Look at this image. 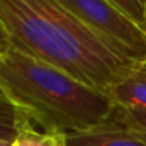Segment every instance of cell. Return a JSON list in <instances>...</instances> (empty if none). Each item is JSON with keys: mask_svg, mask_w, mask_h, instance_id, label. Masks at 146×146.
Here are the masks:
<instances>
[{"mask_svg": "<svg viewBox=\"0 0 146 146\" xmlns=\"http://www.w3.org/2000/svg\"><path fill=\"white\" fill-rule=\"evenodd\" d=\"M105 93L123 109H146V62L137 63L126 76L108 88Z\"/></svg>", "mask_w": 146, "mask_h": 146, "instance_id": "5b68a950", "label": "cell"}, {"mask_svg": "<svg viewBox=\"0 0 146 146\" xmlns=\"http://www.w3.org/2000/svg\"><path fill=\"white\" fill-rule=\"evenodd\" d=\"M116 54L132 63L146 62V29L122 12L113 0H60Z\"/></svg>", "mask_w": 146, "mask_h": 146, "instance_id": "3957f363", "label": "cell"}, {"mask_svg": "<svg viewBox=\"0 0 146 146\" xmlns=\"http://www.w3.org/2000/svg\"><path fill=\"white\" fill-rule=\"evenodd\" d=\"M0 92L23 123L46 133H76L112 120L116 105L100 90L13 47L0 52Z\"/></svg>", "mask_w": 146, "mask_h": 146, "instance_id": "7a4b0ae2", "label": "cell"}, {"mask_svg": "<svg viewBox=\"0 0 146 146\" xmlns=\"http://www.w3.org/2000/svg\"><path fill=\"white\" fill-rule=\"evenodd\" d=\"M10 47L105 92L137 64L116 54L60 0H0Z\"/></svg>", "mask_w": 146, "mask_h": 146, "instance_id": "6da1fadb", "label": "cell"}, {"mask_svg": "<svg viewBox=\"0 0 146 146\" xmlns=\"http://www.w3.org/2000/svg\"><path fill=\"white\" fill-rule=\"evenodd\" d=\"M67 146H146V137L115 117L93 129L66 135Z\"/></svg>", "mask_w": 146, "mask_h": 146, "instance_id": "277c9868", "label": "cell"}, {"mask_svg": "<svg viewBox=\"0 0 146 146\" xmlns=\"http://www.w3.org/2000/svg\"><path fill=\"white\" fill-rule=\"evenodd\" d=\"M10 44H9V39H7V35L5 32V27L0 22V52H5L6 49H9Z\"/></svg>", "mask_w": 146, "mask_h": 146, "instance_id": "9c48e42d", "label": "cell"}, {"mask_svg": "<svg viewBox=\"0 0 146 146\" xmlns=\"http://www.w3.org/2000/svg\"><path fill=\"white\" fill-rule=\"evenodd\" d=\"M13 142L10 140H5V139H0V146H12Z\"/></svg>", "mask_w": 146, "mask_h": 146, "instance_id": "30bf717a", "label": "cell"}, {"mask_svg": "<svg viewBox=\"0 0 146 146\" xmlns=\"http://www.w3.org/2000/svg\"><path fill=\"white\" fill-rule=\"evenodd\" d=\"M12 146H67V142L63 133H46L25 123Z\"/></svg>", "mask_w": 146, "mask_h": 146, "instance_id": "8992f818", "label": "cell"}, {"mask_svg": "<svg viewBox=\"0 0 146 146\" xmlns=\"http://www.w3.org/2000/svg\"><path fill=\"white\" fill-rule=\"evenodd\" d=\"M113 117L117 122H120L125 126L142 133L146 137V109H140V108L123 109V108L116 106Z\"/></svg>", "mask_w": 146, "mask_h": 146, "instance_id": "ba28073f", "label": "cell"}, {"mask_svg": "<svg viewBox=\"0 0 146 146\" xmlns=\"http://www.w3.org/2000/svg\"><path fill=\"white\" fill-rule=\"evenodd\" d=\"M23 125L12 103L0 92V139L13 142Z\"/></svg>", "mask_w": 146, "mask_h": 146, "instance_id": "52a82bcc", "label": "cell"}, {"mask_svg": "<svg viewBox=\"0 0 146 146\" xmlns=\"http://www.w3.org/2000/svg\"><path fill=\"white\" fill-rule=\"evenodd\" d=\"M145 19H146V0H145Z\"/></svg>", "mask_w": 146, "mask_h": 146, "instance_id": "8fae6325", "label": "cell"}]
</instances>
